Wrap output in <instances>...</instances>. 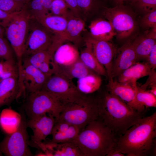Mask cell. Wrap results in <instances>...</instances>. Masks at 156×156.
<instances>
[{
    "label": "cell",
    "instance_id": "1",
    "mask_svg": "<svg viewBox=\"0 0 156 156\" xmlns=\"http://www.w3.org/2000/svg\"><path fill=\"white\" fill-rule=\"evenodd\" d=\"M98 119L109 128L117 140L143 117V112L131 107L107 91L96 96Z\"/></svg>",
    "mask_w": 156,
    "mask_h": 156
},
{
    "label": "cell",
    "instance_id": "2",
    "mask_svg": "<svg viewBox=\"0 0 156 156\" xmlns=\"http://www.w3.org/2000/svg\"><path fill=\"white\" fill-rule=\"evenodd\" d=\"M156 112L138 120L117 140L115 148L127 156L156 155Z\"/></svg>",
    "mask_w": 156,
    "mask_h": 156
},
{
    "label": "cell",
    "instance_id": "3",
    "mask_svg": "<svg viewBox=\"0 0 156 156\" xmlns=\"http://www.w3.org/2000/svg\"><path fill=\"white\" fill-rule=\"evenodd\" d=\"M117 140L110 129L98 119L88 123L71 142L83 156H105L115 147Z\"/></svg>",
    "mask_w": 156,
    "mask_h": 156
},
{
    "label": "cell",
    "instance_id": "4",
    "mask_svg": "<svg viewBox=\"0 0 156 156\" xmlns=\"http://www.w3.org/2000/svg\"><path fill=\"white\" fill-rule=\"evenodd\" d=\"M29 18V14L23 9L13 14L1 25L4 28L7 40L16 55L19 74L22 72Z\"/></svg>",
    "mask_w": 156,
    "mask_h": 156
},
{
    "label": "cell",
    "instance_id": "5",
    "mask_svg": "<svg viewBox=\"0 0 156 156\" xmlns=\"http://www.w3.org/2000/svg\"><path fill=\"white\" fill-rule=\"evenodd\" d=\"M98 119L96 97L84 94L75 101L64 105L57 119L66 121L81 130L88 123Z\"/></svg>",
    "mask_w": 156,
    "mask_h": 156
},
{
    "label": "cell",
    "instance_id": "6",
    "mask_svg": "<svg viewBox=\"0 0 156 156\" xmlns=\"http://www.w3.org/2000/svg\"><path fill=\"white\" fill-rule=\"evenodd\" d=\"M63 106L55 97L41 90L29 93L24 107L25 114L28 119L48 114L56 120L58 118Z\"/></svg>",
    "mask_w": 156,
    "mask_h": 156
},
{
    "label": "cell",
    "instance_id": "7",
    "mask_svg": "<svg viewBox=\"0 0 156 156\" xmlns=\"http://www.w3.org/2000/svg\"><path fill=\"white\" fill-rule=\"evenodd\" d=\"M41 90L53 95L64 106L85 94L78 90L72 80L59 73L50 76Z\"/></svg>",
    "mask_w": 156,
    "mask_h": 156
},
{
    "label": "cell",
    "instance_id": "8",
    "mask_svg": "<svg viewBox=\"0 0 156 156\" xmlns=\"http://www.w3.org/2000/svg\"><path fill=\"white\" fill-rule=\"evenodd\" d=\"M22 119L17 130L8 135L0 143V151L7 156H31L29 148L25 114H21Z\"/></svg>",
    "mask_w": 156,
    "mask_h": 156
},
{
    "label": "cell",
    "instance_id": "9",
    "mask_svg": "<svg viewBox=\"0 0 156 156\" xmlns=\"http://www.w3.org/2000/svg\"><path fill=\"white\" fill-rule=\"evenodd\" d=\"M104 15L115 30L117 38L125 39L134 31L136 23L132 12L123 5H117L112 8H107Z\"/></svg>",
    "mask_w": 156,
    "mask_h": 156
},
{
    "label": "cell",
    "instance_id": "10",
    "mask_svg": "<svg viewBox=\"0 0 156 156\" xmlns=\"http://www.w3.org/2000/svg\"><path fill=\"white\" fill-rule=\"evenodd\" d=\"M54 36L37 19L30 17L24 56L38 51H48Z\"/></svg>",
    "mask_w": 156,
    "mask_h": 156
},
{
    "label": "cell",
    "instance_id": "11",
    "mask_svg": "<svg viewBox=\"0 0 156 156\" xmlns=\"http://www.w3.org/2000/svg\"><path fill=\"white\" fill-rule=\"evenodd\" d=\"M49 76L23 60L19 82L24 92L27 91L30 93L41 90Z\"/></svg>",
    "mask_w": 156,
    "mask_h": 156
},
{
    "label": "cell",
    "instance_id": "12",
    "mask_svg": "<svg viewBox=\"0 0 156 156\" xmlns=\"http://www.w3.org/2000/svg\"><path fill=\"white\" fill-rule=\"evenodd\" d=\"M87 42L90 45L95 57L105 69L108 81L113 79L111 75L112 61L116 50L109 41L99 40L92 38Z\"/></svg>",
    "mask_w": 156,
    "mask_h": 156
},
{
    "label": "cell",
    "instance_id": "13",
    "mask_svg": "<svg viewBox=\"0 0 156 156\" xmlns=\"http://www.w3.org/2000/svg\"><path fill=\"white\" fill-rule=\"evenodd\" d=\"M137 62L132 42L129 41L116 51L112 64L113 79L117 78L125 70Z\"/></svg>",
    "mask_w": 156,
    "mask_h": 156
},
{
    "label": "cell",
    "instance_id": "14",
    "mask_svg": "<svg viewBox=\"0 0 156 156\" xmlns=\"http://www.w3.org/2000/svg\"><path fill=\"white\" fill-rule=\"evenodd\" d=\"M55 121V118L48 114L28 119L27 125L33 131L31 140L33 142L38 145L51 134Z\"/></svg>",
    "mask_w": 156,
    "mask_h": 156
},
{
    "label": "cell",
    "instance_id": "15",
    "mask_svg": "<svg viewBox=\"0 0 156 156\" xmlns=\"http://www.w3.org/2000/svg\"><path fill=\"white\" fill-rule=\"evenodd\" d=\"M106 90L117 96L131 107L144 112L145 107L138 105L135 100V89L131 85L113 79L108 81Z\"/></svg>",
    "mask_w": 156,
    "mask_h": 156
},
{
    "label": "cell",
    "instance_id": "16",
    "mask_svg": "<svg viewBox=\"0 0 156 156\" xmlns=\"http://www.w3.org/2000/svg\"><path fill=\"white\" fill-rule=\"evenodd\" d=\"M67 20L65 30L59 34H54L52 43L48 50L52 56L57 48L66 41H75L84 28V23L79 18H73Z\"/></svg>",
    "mask_w": 156,
    "mask_h": 156
},
{
    "label": "cell",
    "instance_id": "17",
    "mask_svg": "<svg viewBox=\"0 0 156 156\" xmlns=\"http://www.w3.org/2000/svg\"><path fill=\"white\" fill-rule=\"evenodd\" d=\"M79 58V53L75 47L69 44H62L57 48L52 55V65L54 73L70 66Z\"/></svg>",
    "mask_w": 156,
    "mask_h": 156
},
{
    "label": "cell",
    "instance_id": "18",
    "mask_svg": "<svg viewBox=\"0 0 156 156\" xmlns=\"http://www.w3.org/2000/svg\"><path fill=\"white\" fill-rule=\"evenodd\" d=\"M23 93L18 78L11 77L2 80L0 82V108L10 103Z\"/></svg>",
    "mask_w": 156,
    "mask_h": 156
},
{
    "label": "cell",
    "instance_id": "19",
    "mask_svg": "<svg viewBox=\"0 0 156 156\" xmlns=\"http://www.w3.org/2000/svg\"><path fill=\"white\" fill-rule=\"evenodd\" d=\"M152 68L146 61L137 62L123 72L117 78L118 81L129 84L135 87L138 79L148 75Z\"/></svg>",
    "mask_w": 156,
    "mask_h": 156
},
{
    "label": "cell",
    "instance_id": "20",
    "mask_svg": "<svg viewBox=\"0 0 156 156\" xmlns=\"http://www.w3.org/2000/svg\"><path fill=\"white\" fill-rule=\"evenodd\" d=\"M48 156H83L78 147L72 142L44 144Z\"/></svg>",
    "mask_w": 156,
    "mask_h": 156
},
{
    "label": "cell",
    "instance_id": "21",
    "mask_svg": "<svg viewBox=\"0 0 156 156\" xmlns=\"http://www.w3.org/2000/svg\"><path fill=\"white\" fill-rule=\"evenodd\" d=\"M89 27L92 38L96 40L109 41L116 35L110 23L102 19L92 21Z\"/></svg>",
    "mask_w": 156,
    "mask_h": 156
},
{
    "label": "cell",
    "instance_id": "22",
    "mask_svg": "<svg viewBox=\"0 0 156 156\" xmlns=\"http://www.w3.org/2000/svg\"><path fill=\"white\" fill-rule=\"evenodd\" d=\"M22 119L21 114L10 108L3 109L0 115V126L8 134L12 133L18 128Z\"/></svg>",
    "mask_w": 156,
    "mask_h": 156
},
{
    "label": "cell",
    "instance_id": "23",
    "mask_svg": "<svg viewBox=\"0 0 156 156\" xmlns=\"http://www.w3.org/2000/svg\"><path fill=\"white\" fill-rule=\"evenodd\" d=\"M52 1L51 0H30L23 9L30 18H36L50 14Z\"/></svg>",
    "mask_w": 156,
    "mask_h": 156
},
{
    "label": "cell",
    "instance_id": "24",
    "mask_svg": "<svg viewBox=\"0 0 156 156\" xmlns=\"http://www.w3.org/2000/svg\"><path fill=\"white\" fill-rule=\"evenodd\" d=\"M35 19L55 35L63 32L68 22L67 20L64 16L50 14Z\"/></svg>",
    "mask_w": 156,
    "mask_h": 156
},
{
    "label": "cell",
    "instance_id": "25",
    "mask_svg": "<svg viewBox=\"0 0 156 156\" xmlns=\"http://www.w3.org/2000/svg\"><path fill=\"white\" fill-rule=\"evenodd\" d=\"M155 44V39L146 36L137 38L132 42L137 62L142 60H146L149 53Z\"/></svg>",
    "mask_w": 156,
    "mask_h": 156
},
{
    "label": "cell",
    "instance_id": "26",
    "mask_svg": "<svg viewBox=\"0 0 156 156\" xmlns=\"http://www.w3.org/2000/svg\"><path fill=\"white\" fill-rule=\"evenodd\" d=\"M102 81L99 75L94 73L78 79L76 86L81 93L88 95L98 90L101 86Z\"/></svg>",
    "mask_w": 156,
    "mask_h": 156
},
{
    "label": "cell",
    "instance_id": "27",
    "mask_svg": "<svg viewBox=\"0 0 156 156\" xmlns=\"http://www.w3.org/2000/svg\"><path fill=\"white\" fill-rule=\"evenodd\" d=\"M79 58L94 73L107 77L105 69L97 60L87 42L86 47L79 54Z\"/></svg>",
    "mask_w": 156,
    "mask_h": 156
},
{
    "label": "cell",
    "instance_id": "28",
    "mask_svg": "<svg viewBox=\"0 0 156 156\" xmlns=\"http://www.w3.org/2000/svg\"><path fill=\"white\" fill-rule=\"evenodd\" d=\"M94 73L79 58L72 65L58 70L55 73L60 74L72 80L73 78L78 79Z\"/></svg>",
    "mask_w": 156,
    "mask_h": 156
},
{
    "label": "cell",
    "instance_id": "29",
    "mask_svg": "<svg viewBox=\"0 0 156 156\" xmlns=\"http://www.w3.org/2000/svg\"><path fill=\"white\" fill-rule=\"evenodd\" d=\"M135 89V100L138 105L146 108L156 107V96L137 85Z\"/></svg>",
    "mask_w": 156,
    "mask_h": 156
},
{
    "label": "cell",
    "instance_id": "30",
    "mask_svg": "<svg viewBox=\"0 0 156 156\" xmlns=\"http://www.w3.org/2000/svg\"><path fill=\"white\" fill-rule=\"evenodd\" d=\"M80 131L79 128L72 125L65 131L52 133V139L51 142L60 143L71 142L77 137Z\"/></svg>",
    "mask_w": 156,
    "mask_h": 156
},
{
    "label": "cell",
    "instance_id": "31",
    "mask_svg": "<svg viewBox=\"0 0 156 156\" xmlns=\"http://www.w3.org/2000/svg\"><path fill=\"white\" fill-rule=\"evenodd\" d=\"M15 77L18 78L17 64L14 60H7L0 62V78L2 79Z\"/></svg>",
    "mask_w": 156,
    "mask_h": 156
},
{
    "label": "cell",
    "instance_id": "32",
    "mask_svg": "<svg viewBox=\"0 0 156 156\" xmlns=\"http://www.w3.org/2000/svg\"><path fill=\"white\" fill-rule=\"evenodd\" d=\"M25 56L26 57L23 60L38 68L43 63L52 60V56L48 50L38 51Z\"/></svg>",
    "mask_w": 156,
    "mask_h": 156
},
{
    "label": "cell",
    "instance_id": "33",
    "mask_svg": "<svg viewBox=\"0 0 156 156\" xmlns=\"http://www.w3.org/2000/svg\"><path fill=\"white\" fill-rule=\"evenodd\" d=\"M25 4L16 0H0V9L11 14L22 10Z\"/></svg>",
    "mask_w": 156,
    "mask_h": 156
},
{
    "label": "cell",
    "instance_id": "34",
    "mask_svg": "<svg viewBox=\"0 0 156 156\" xmlns=\"http://www.w3.org/2000/svg\"><path fill=\"white\" fill-rule=\"evenodd\" d=\"M13 51L8 40L0 36V58L4 60H14Z\"/></svg>",
    "mask_w": 156,
    "mask_h": 156
},
{
    "label": "cell",
    "instance_id": "35",
    "mask_svg": "<svg viewBox=\"0 0 156 156\" xmlns=\"http://www.w3.org/2000/svg\"><path fill=\"white\" fill-rule=\"evenodd\" d=\"M68 8L63 0H53L52 1L50 14L63 16L67 12Z\"/></svg>",
    "mask_w": 156,
    "mask_h": 156
},
{
    "label": "cell",
    "instance_id": "36",
    "mask_svg": "<svg viewBox=\"0 0 156 156\" xmlns=\"http://www.w3.org/2000/svg\"><path fill=\"white\" fill-rule=\"evenodd\" d=\"M134 3L138 9L145 14L156 10V0H139Z\"/></svg>",
    "mask_w": 156,
    "mask_h": 156
},
{
    "label": "cell",
    "instance_id": "37",
    "mask_svg": "<svg viewBox=\"0 0 156 156\" xmlns=\"http://www.w3.org/2000/svg\"><path fill=\"white\" fill-rule=\"evenodd\" d=\"M141 23L142 26L146 29L156 26V10L145 14Z\"/></svg>",
    "mask_w": 156,
    "mask_h": 156
},
{
    "label": "cell",
    "instance_id": "38",
    "mask_svg": "<svg viewBox=\"0 0 156 156\" xmlns=\"http://www.w3.org/2000/svg\"><path fill=\"white\" fill-rule=\"evenodd\" d=\"M79 9L85 12L90 11L97 7V0H77Z\"/></svg>",
    "mask_w": 156,
    "mask_h": 156
},
{
    "label": "cell",
    "instance_id": "39",
    "mask_svg": "<svg viewBox=\"0 0 156 156\" xmlns=\"http://www.w3.org/2000/svg\"><path fill=\"white\" fill-rule=\"evenodd\" d=\"M72 125L65 121L60 120H55L51 133L65 131Z\"/></svg>",
    "mask_w": 156,
    "mask_h": 156
},
{
    "label": "cell",
    "instance_id": "40",
    "mask_svg": "<svg viewBox=\"0 0 156 156\" xmlns=\"http://www.w3.org/2000/svg\"><path fill=\"white\" fill-rule=\"evenodd\" d=\"M155 70L152 69L145 83L140 87L142 89L146 90L148 86L150 87L156 84V73Z\"/></svg>",
    "mask_w": 156,
    "mask_h": 156
},
{
    "label": "cell",
    "instance_id": "41",
    "mask_svg": "<svg viewBox=\"0 0 156 156\" xmlns=\"http://www.w3.org/2000/svg\"><path fill=\"white\" fill-rule=\"evenodd\" d=\"M146 61L151 67L152 69H155L156 67V44L154 45L149 53Z\"/></svg>",
    "mask_w": 156,
    "mask_h": 156
},
{
    "label": "cell",
    "instance_id": "42",
    "mask_svg": "<svg viewBox=\"0 0 156 156\" xmlns=\"http://www.w3.org/2000/svg\"><path fill=\"white\" fill-rule=\"evenodd\" d=\"M68 8L74 12H78L80 10L78 5L77 0H63Z\"/></svg>",
    "mask_w": 156,
    "mask_h": 156
},
{
    "label": "cell",
    "instance_id": "43",
    "mask_svg": "<svg viewBox=\"0 0 156 156\" xmlns=\"http://www.w3.org/2000/svg\"><path fill=\"white\" fill-rule=\"evenodd\" d=\"M12 14L7 13L0 9V24L1 25L6 21Z\"/></svg>",
    "mask_w": 156,
    "mask_h": 156
},
{
    "label": "cell",
    "instance_id": "44",
    "mask_svg": "<svg viewBox=\"0 0 156 156\" xmlns=\"http://www.w3.org/2000/svg\"><path fill=\"white\" fill-rule=\"evenodd\" d=\"M125 155L117 150L115 147L109 152L106 156H125Z\"/></svg>",
    "mask_w": 156,
    "mask_h": 156
},
{
    "label": "cell",
    "instance_id": "45",
    "mask_svg": "<svg viewBox=\"0 0 156 156\" xmlns=\"http://www.w3.org/2000/svg\"><path fill=\"white\" fill-rule=\"evenodd\" d=\"M151 31L146 35L147 36L156 40V26L152 28Z\"/></svg>",
    "mask_w": 156,
    "mask_h": 156
},
{
    "label": "cell",
    "instance_id": "46",
    "mask_svg": "<svg viewBox=\"0 0 156 156\" xmlns=\"http://www.w3.org/2000/svg\"><path fill=\"white\" fill-rule=\"evenodd\" d=\"M151 90L148 91L155 96H156V85H153L150 86Z\"/></svg>",
    "mask_w": 156,
    "mask_h": 156
},
{
    "label": "cell",
    "instance_id": "47",
    "mask_svg": "<svg viewBox=\"0 0 156 156\" xmlns=\"http://www.w3.org/2000/svg\"><path fill=\"white\" fill-rule=\"evenodd\" d=\"M5 34V30L4 27L0 24V36H4Z\"/></svg>",
    "mask_w": 156,
    "mask_h": 156
},
{
    "label": "cell",
    "instance_id": "48",
    "mask_svg": "<svg viewBox=\"0 0 156 156\" xmlns=\"http://www.w3.org/2000/svg\"><path fill=\"white\" fill-rule=\"evenodd\" d=\"M126 0H114L116 5H123L124 2Z\"/></svg>",
    "mask_w": 156,
    "mask_h": 156
},
{
    "label": "cell",
    "instance_id": "49",
    "mask_svg": "<svg viewBox=\"0 0 156 156\" xmlns=\"http://www.w3.org/2000/svg\"><path fill=\"white\" fill-rule=\"evenodd\" d=\"M18 1L21 2L25 4L28 2L30 0H16Z\"/></svg>",
    "mask_w": 156,
    "mask_h": 156
},
{
    "label": "cell",
    "instance_id": "50",
    "mask_svg": "<svg viewBox=\"0 0 156 156\" xmlns=\"http://www.w3.org/2000/svg\"><path fill=\"white\" fill-rule=\"evenodd\" d=\"M131 2L134 3H135V2H137V1H139V0H130Z\"/></svg>",
    "mask_w": 156,
    "mask_h": 156
},
{
    "label": "cell",
    "instance_id": "51",
    "mask_svg": "<svg viewBox=\"0 0 156 156\" xmlns=\"http://www.w3.org/2000/svg\"><path fill=\"white\" fill-rule=\"evenodd\" d=\"M1 153L0 151V156L1 155Z\"/></svg>",
    "mask_w": 156,
    "mask_h": 156
},
{
    "label": "cell",
    "instance_id": "52",
    "mask_svg": "<svg viewBox=\"0 0 156 156\" xmlns=\"http://www.w3.org/2000/svg\"><path fill=\"white\" fill-rule=\"evenodd\" d=\"M2 79L0 78V82H1V81Z\"/></svg>",
    "mask_w": 156,
    "mask_h": 156
},
{
    "label": "cell",
    "instance_id": "53",
    "mask_svg": "<svg viewBox=\"0 0 156 156\" xmlns=\"http://www.w3.org/2000/svg\"><path fill=\"white\" fill-rule=\"evenodd\" d=\"M51 0L52 1V0Z\"/></svg>",
    "mask_w": 156,
    "mask_h": 156
}]
</instances>
